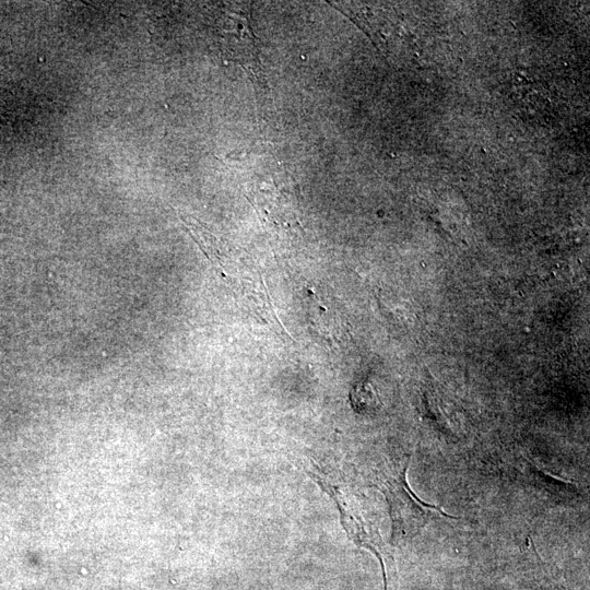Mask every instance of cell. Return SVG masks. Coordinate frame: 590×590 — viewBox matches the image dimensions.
<instances>
[{
	"label": "cell",
	"instance_id": "5",
	"mask_svg": "<svg viewBox=\"0 0 590 590\" xmlns=\"http://www.w3.org/2000/svg\"><path fill=\"white\" fill-rule=\"evenodd\" d=\"M181 219L206 257L211 261L215 260L217 263L222 264L221 252L217 247L216 238L209 231H206V228L198 225L197 221H193L191 217L181 216Z\"/></svg>",
	"mask_w": 590,
	"mask_h": 590
},
{
	"label": "cell",
	"instance_id": "1",
	"mask_svg": "<svg viewBox=\"0 0 590 590\" xmlns=\"http://www.w3.org/2000/svg\"><path fill=\"white\" fill-rule=\"evenodd\" d=\"M410 457L403 461L386 463L375 471L373 480L389 505L393 543L410 541L417 535L428 522L430 509L455 518L439 507L422 502L413 494L406 481Z\"/></svg>",
	"mask_w": 590,
	"mask_h": 590
},
{
	"label": "cell",
	"instance_id": "4",
	"mask_svg": "<svg viewBox=\"0 0 590 590\" xmlns=\"http://www.w3.org/2000/svg\"><path fill=\"white\" fill-rule=\"evenodd\" d=\"M269 180L259 175L251 182L249 199L268 220L276 225L294 224L297 220V197L292 178L284 170L269 173Z\"/></svg>",
	"mask_w": 590,
	"mask_h": 590
},
{
	"label": "cell",
	"instance_id": "3",
	"mask_svg": "<svg viewBox=\"0 0 590 590\" xmlns=\"http://www.w3.org/2000/svg\"><path fill=\"white\" fill-rule=\"evenodd\" d=\"M310 476L328 493L337 504L340 511L341 523L349 538L359 547H366L371 551L379 559L382 566L385 590H386V570L385 558L388 556L382 538L371 520L368 519L365 511L359 507L353 495L344 492L340 486L326 481L322 476L310 473Z\"/></svg>",
	"mask_w": 590,
	"mask_h": 590
},
{
	"label": "cell",
	"instance_id": "2",
	"mask_svg": "<svg viewBox=\"0 0 590 590\" xmlns=\"http://www.w3.org/2000/svg\"><path fill=\"white\" fill-rule=\"evenodd\" d=\"M214 27L224 61L241 67L255 83L266 86L257 38L251 27L250 4L223 3L219 7Z\"/></svg>",
	"mask_w": 590,
	"mask_h": 590
}]
</instances>
